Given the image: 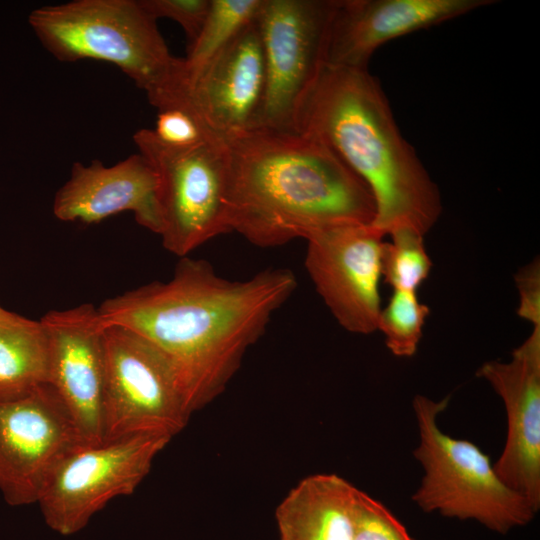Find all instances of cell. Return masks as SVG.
<instances>
[{
    "label": "cell",
    "mask_w": 540,
    "mask_h": 540,
    "mask_svg": "<svg viewBox=\"0 0 540 540\" xmlns=\"http://www.w3.org/2000/svg\"><path fill=\"white\" fill-rule=\"evenodd\" d=\"M295 131L325 145L366 184L376 208L371 226L382 236L399 229L425 236L438 221L440 190L368 68L326 63L299 107Z\"/></svg>",
    "instance_id": "obj_3"
},
{
    "label": "cell",
    "mask_w": 540,
    "mask_h": 540,
    "mask_svg": "<svg viewBox=\"0 0 540 540\" xmlns=\"http://www.w3.org/2000/svg\"><path fill=\"white\" fill-rule=\"evenodd\" d=\"M352 540H413L405 526L380 501L359 490Z\"/></svg>",
    "instance_id": "obj_22"
},
{
    "label": "cell",
    "mask_w": 540,
    "mask_h": 540,
    "mask_svg": "<svg viewBox=\"0 0 540 540\" xmlns=\"http://www.w3.org/2000/svg\"><path fill=\"white\" fill-rule=\"evenodd\" d=\"M158 186L154 167L140 153L108 167L98 160L76 162L55 194L53 214L60 221L91 224L131 211L139 225L159 234Z\"/></svg>",
    "instance_id": "obj_16"
},
{
    "label": "cell",
    "mask_w": 540,
    "mask_h": 540,
    "mask_svg": "<svg viewBox=\"0 0 540 540\" xmlns=\"http://www.w3.org/2000/svg\"><path fill=\"white\" fill-rule=\"evenodd\" d=\"M171 439L143 434L79 445L57 465L38 499L44 521L63 536L79 532L112 499L135 492Z\"/></svg>",
    "instance_id": "obj_9"
},
{
    "label": "cell",
    "mask_w": 540,
    "mask_h": 540,
    "mask_svg": "<svg viewBox=\"0 0 540 540\" xmlns=\"http://www.w3.org/2000/svg\"><path fill=\"white\" fill-rule=\"evenodd\" d=\"M36 36L56 59L111 63L147 95L158 110L173 104L184 74L156 21L138 0H74L33 10Z\"/></svg>",
    "instance_id": "obj_4"
},
{
    "label": "cell",
    "mask_w": 540,
    "mask_h": 540,
    "mask_svg": "<svg viewBox=\"0 0 540 540\" xmlns=\"http://www.w3.org/2000/svg\"><path fill=\"white\" fill-rule=\"evenodd\" d=\"M358 492L336 474L302 479L276 509L279 540H352Z\"/></svg>",
    "instance_id": "obj_17"
},
{
    "label": "cell",
    "mask_w": 540,
    "mask_h": 540,
    "mask_svg": "<svg viewBox=\"0 0 540 540\" xmlns=\"http://www.w3.org/2000/svg\"><path fill=\"white\" fill-rule=\"evenodd\" d=\"M158 111L152 131L160 142L169 147L190 148L209 139L220 138L186 107L170 106Z\"/></svg>",
    "instance_id": "obj_23"
},
{
    "label": "cell",
    "mask_w": 540,
    "mask_h": 540,
    "mask_svg": "<svg viewBox=\"0 0 540 540\" xmlns=\"http://www.w3.org/2000/svg\"><path fill=\"white\" fill-rule=\"evenodd\" d=\"M265 64L255 20L198 70L185 74L174 106L191 110L226 140L256 125Z\"/></svg>",
    "instance_id": "obj_13"
},
{
    "label": "cell",
    "mask_w": 540,
    "mask_h": 540,
    "mask_svg": "<svg viewBox=\"0 0 540 540\" xmlns=\"http://www.w3.org/2000/svg\"><path fill=\"white\" fill-rule=\"evenodd\" d=\"M191 415L168 359L135 332L105 326L103 442L143 434L172 438Z\"/></svg>",
    "instance_id": "obj_7"
},
{
    "label": "cell",
    "mask_w": 540,
    "mask_h": 540,
    "mask_svg": "<svg viewBox=\"0 0 540 540\" xmlns=\"http://www.w3.org/2000/svg\"><path fill=\"white\" fill-rule=\"evenodd\" d=\"M9 312H10V311H7V310H5L4 308H2V307L0 306V319L3 318V317H5L6 315H8Z\"/></svg>",
    "instance_id": "obj_26"
},
{
    "label": "cell",
    "mask_w": 540,
    "mask_h": 540,
    "mask_svg": "<svg viewBox=\"0 0 540 540\" xmlns=\"http://www.w3.org/2000/svg\"><path fill=\"white\" fill-rule=\"evenodd\" d=\"M429 313V307L419 301L417 291L393 290L377 323V330L383 333L393 355L411 357L416 353Z\"/></svg>",
    "instance_id": "obj_21"
},
{
    "label": "cell",
    "mask_w": 540,
    "mask_h": 540,
    "mask_svg": "<svg viewBox=\"0 0 540 540\" xmlns=\"http://www.w3.org/2000/svg\"><path fill=\"white\" fill-rule=\"evenodd\" d=\"M79 445L51 385L0 393V493L10 506L37 503L57 465Z\"/></svg>",
    "instance_id": "obj_10"
},
{
    "label": "cell",
    "mask_w": 540,
    "mask_h": 540,
    "mask_svg": "<svg viewBox=\"0 0 540 540\" xmlns=\"http://www.w3.org/2000/svg\"><path fill=\"white\" fill-rule=\"evenodd\" d=\"M477 376L502 399L507 416L503 450L493 464L500 479L540 508V326L507 362L488 361Z\"/></svg>",
    "instance_id": "obj_14"
},
{
    "label": "cell",
    "mask_w": 540,
    "mask_h": 540,
    "mask_svg": "<svg viewBox=\"0 0 540 540\" xmlns=\"http://www.w3.org/2000/svg\"><path fill=\"white\" fill-rule=\"evenodd\" d=\"M515 283L519 293L518 315L540 326V265L534 260L518 270Z\"/></svg>",
    "instance_id": "obj_25"
},
{
    "label": "cell",
    "mask_w": 540,
    "mask_h": 540,
    "mask_svg": "<svg viewBox=\"0 0 540 540\" xmlns=\"http://www.w3.org/2000/svg\"><path fill=\"white\" fill-rule=\"evenodd\" d=\"M383 237L371 224H355L306 239V271L333 317L348 332L367 335L377 330Z\"/></svg>",
    "instance_id": "obj_11"
},
{
    "label": "cell",
    "mask_w": 540,
    "mask_h": 540,
    "mask_svg": "<svg viewBox=\"0 0 540 540\" xmlns=\"http://www.w3.org/2000/svg\"><path fill=\"white\" fill-rule=\"evenodd\" d=\"M337 3L262 0L255 23L264 56L265 91L255 127L295 131L299 107L326 64Z\"/></svg>",
    "instance_id": "obj_8"
},
{
    "label": "cell",
    "mask_w": 540,
    "mask_h": 540,
    "mask_svg": "<svg viewBox=\"0 0 540 540\" xmlns=\"http://www.w3.org/2000/svg\"><path fill=\"white\" fill-rule=\"evenodd\" d=\"M494 3V0H338L326 63L368 68L374 52L388 41Z\"/></svg>",
    "instance_id": "obj_15"
},
{
    "label": "cell",
    "mask_w": 540,
    "mask_h": 540,
    "mask_svg": "<svg viewBox=\"0 0 540 540\" xmlns=\"http://www.w3.org/2000/svg\"><path fill=\"white\" fill-rule=\"evenodd\" d=\"M144 11L155 21L169 18L184 30L189 45L197 37L210 6V0H138Z\"/></svg>",
    "instance_id": "obj_24"
},
{
    "label": "cell",
    "mask_w": 540,
    "mask_h": 540,
    "mask_svg": "<svg viewBox=\"0 0 540 540\" xmlns=\"http://www.w3.org/2000/svg\"><path fill=\"white\" fill-rule=\"evenodd\" d=\"M261 3L262 0H210L204 23L183 59L185 74L202 67L252 23Z\"/></svg>",
    "instance_id": "obj_19"
},
{
    "label": "cell",
    "mask_w": 540,
    "mask_h": 540,
    "mask_svg": "<svg viewBox=\"0 0 540 540\" xmlns=\"http://www.w3.org/2000/svg\"><path fill=\"white\" fill-rule=\"evenodd\" d=\"M133 141L158 176V235L168 252L180 258L189 256L213 238L230 232L224 139L212 138L179 149L160 142L151 129H140Z\"/></svg>",
    "instance_id": "obj_6"
},
{
    "label": "cell",
    "mask_w": 540,
    "mask_h": 540,
    "mask_svg": "<svg viewBox=\"0 0 540 540\" xmlns=\"http://www.w3.org/2000/svg\"><path fill=\"white\" fill-rule=\"evenodd\" d=\"M390 236L391 241L382 245L381 275L393 290L417 291L432 268L424 235L411 229H399Z\"/></svg>",
    "instance_id": "obj_20"
},
{
    "label": "cell",
    "mask_w": 540,
    "mask_h": 540,
    "mask_svg": "<svg viewBox=\"0 0 540 540\" xmlns=\"http://www.w3.org/2000/svg\"><path fill=\"white\" fill-rule=\"evenodd\" d=\"M50 345L40 320L13 312L0 319V393L49 384Z\"/></svg>",
    "instance_id": "obj_18"
},
{
    "label": "cell",
    "mask_w": 540,
    "mask_h": 540,
    "mask_svg": "<svg viewBox=\"0 0 540 540\" xmlns=\"http://www.w3.org/2000/svg\"><path fill=\"white\" fill-rule=\"evenodd\" d=\"M448 402L423 395L413 399L420 438L413 455L424 475L412 500L424 512L475 520L501 534L526 525L537 511L500 479L489 456L471 441L439 428L437 418Z\"/></svg>",
    "instance_id": "obj_5"
},
{
    "label": "cell",
    "mask_w": 540,
    "mask_h": 540,
    "mask_svg": "<svg viewBox=\"0 0 540 540\" xmlns=\"http://www.w3.org/2000/svg\"><path fill=\"white\" fill-rule=\"evenodd\" d=\"M296 288L288 268L229 280L207 260L185 256L168 281L108 298L98 312L105 326L135 332L168 359L193 413L225 390Z\"/></svg>",
    "instance_id": "obj_1"
},
{
    "label": "cell",
    "mask_w": 540,
    "mask_h": 540,
    "mask_svg": "<svg viewBox=\"0 0 540 540\" xmlns=\"http://www.w3.org/2000/svg\"><path fill=\"white\" fill-rule=\"evenodd\" d=\"M50 345L49 385L83 445L103 442L104 330L98 308L83 303L40 318Z\"/></svg>",
    "instance_id": "obj_12"
},
{
    "label": "cell",
    "mask_w": 540,
    "mask_h": 540,
    "mask_svg": "<svg viewBox=\"0 0 540 540\" xmlns=\"http://www.w3.org/2000/svg\"><path fill=\"white\" fill-rule=\"evenodd\" d=\"M230 232L262 248L344 225H370L366 184L329 148L293 130L255 127L226 139Z\"/></svg>",
    "instance_id": "obj_2"
}]
</instances>
